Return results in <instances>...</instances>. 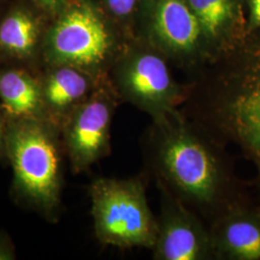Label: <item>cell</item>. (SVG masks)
I'll return each instance as SVG.
<instances>
[{"instance_id": "e0dca14e", "label": "cell", "mask_w": 260, "mask_h": 260, "mask_svg": "<svg viewBox=\"0 0 260 260\" xmlns=\"http://www.w3.org/2000/svg\"><path fill=\"white\" fill-rule=\"evenodd\" d=\"M109 8L115 15L124 16L133 9L136 0H106Z\"/></svg>"}, {"instance_id": "6da1fadb", "label": "cell", "mask_w": 260, "mask_h": 260, "mask_svg": "<svg viewBox=\"0 0 260 260\" xmlns=\"http://www.w3.org/2000/svg\"><path fill=\"white\" fill-rule=\"evenodd\" d=\"M145 172L208 228L239 205L225 148L178 108L151 121L141 139Z\"/></svg>"}, {"instance_id": "5bb4252c", "label": "cell", "mask_w": 260, "mask_h": 260, "mask_svg": "<svg viewBox=\"0 0 260 260\" xmlns=\"http://www.w3.org/2000/svg\"><path fill=\"white\" fill-rule=\"evenodd\" d=\"M199 21L205 32L211 36L217 34L231 14L229 0H189Z\"/></svg>"}, {"instance_id": "2e32d148", "label": "cell", "mask_w": 260, "mask_h": 260, "mask_svg": "<svg viewBox=\"0 0 260 260\" xmlns=\"http://www.w3.org/2000/svg\"><path fill=\"white\" fill-rule=\"evenodd\" d=\"M16 259V250L9 236L0 233V260Z\"/></svg>"}, {"instance_id": "7a4b0ae2", "label": "cell", "mask_w": 260, "mask_h": 260, "mask_svg": "<svg viewBox=\"0 0 260 260\" xmlns=\"http://www.w3.org/2000/svg\"><path fill=\"white\" fill-rule=\"evenodd\" d=\"M63 155L60 129L45 119H9L6 156L16 202L55 223L61 212Z\"/></svg>"}, {"instance_id": "277c9868", "label": "cell", "mask_w": 260, "mask_h": 260, "mask_svg": "<svg viewBox=\"0 0 260 260\" xmlns=\"http://www.w3.org/2000/svg\"><path fill=\"white\" fill-rule=\"evenodd\" d=\"M147 173L129 178L98 177L89 186L98 241L121 250L149 249L156 240L157 218L147 198Z\"/></svg>"}, {"instance_id": "ba28073f", "label": "cell", "mask_w": 260, "mask_h": 260, "mask_svg": "<svg viewBox=\"0 0 260 260\" xmlns=\"http://www.w3.org/2000/svg\"><path fill=\"white\" fill-rule=\"evenodd\" d=\"M160 193L154 260H215L211 233L192 210L163 189Z\"/></svg>"}, {"instance_id": "30bf717a", "label": "cell", "mask_w": 260, "mask_h": 260, "mask_svg": "<svg viewBox=\"0 0 260 260\" xmlns=\"http://www.w3.org/2000/svg\"><path fill=\"white\" fill-rule=\"evenodd\" d=\"M92 79L91 75L73 67H51L41 81L45 119L60 129L71 112L98 87Z\"/></svg>"}, {"instance_id": "d6986e66", "label": "cell", "mask_w": 260, "mask_h": 260, "mask_svg": "<svg viewBox=\"0 0 260 260\" xmlns=\"http://www.w3.org/2000/svg\"><path fill=\"white\" fill-rule=\"evenodd\" d=\"M252 15L256 22H260V0H252Z\"/></svg>"}, {"instance_id": "8fae6325", "label": "cell", "mask_w": 260, "mask_h": 260, "mask_svg": "<svg viewBox=\"0 0 260 260\" xmlns=\"http://www.w3.org/2000/svg\"><path fill=\"white\" fill-rule=\"evenodd\" d=\"M156 32L170 52L189 56L199 45L201 26L197 16L181 0H163L156 14Z\"/></svg>"}, {"instance_id": "3957f363", "label": "cell", "mask_w": 260, "mask_h": 260, "mask_svg": "<svg viewBox=\"0 0 260 260\" xmlns=\"http://www.w3.org/2000/svg\"><path fill=\"white\" fill-rule=\"evenodd\" d=\"M249 64L234 81L187 93L179 109L224 148L234 146L251 161L260 198V52Z\"/></svg>"}, {"instance_id": "7c38bea8", "label": "cell", "mask_w": 260, "mask_h": 260, "mask_svg": "<svg viewBox=\"0 0 260 260\" xmlns=\"http://www.w3.org/2000/svg\"><path fill=\"white\" fill-rule=\"evenodd\" d=\"M0 105L8 119H45L41 81L21 69L0 72Z\"/></svg>"}, {"instance_id": "8992f818", "label": "cell", "mask_w": 260, "mask_h": 260, "mask_svg": "<svg viewBox=\"0 0 260 260\" xmlns=\"http://www.w3.org/2000/svg\"><path fill=\"white\" fill-rule=\"evenodd\" d=\"M112 48L103 22L92 11L76 8L65 13L49 30L43 54L50 67H73L91 75L109 61Z\"/></svg>"}, {"instance_id": "5b68a950", "label": "cell", "mask_w": 260, "mask_h": 260, "mask_svg": "<svg viewBox=\"0 0 260 260\" xmlns=\"http://www.w3.org/2000/svg\"><path fill=\"white\" fill-rule=\"evenodd\" d=\"M119 98L98 86L76 106L60 127L65 156L74 174H80L111 152V125Z\"/></svg>"}, {"instance_id": "9a60e30c", "label": "cell", "mask_w": 260, "mask_h": 260, "mask_svg": "<svg viewBox=\"0 0 260 260\" xmlns=\"http://www.w3.org/2000/svg\"><path fill=\"white\" fill-rule=\"evenodd\" d=\"M9 119L0 105V161H7L6 156V136Z\"/></svg>"}, {"instance_id": "ac0fdd59", "label": "cell", "mask_w": 260, "mask_h": 260, "mask_svg": "<svg viewBox=\"0 0 260 260\" xmlns=\"http://www.w3.org/2000/svg\"><path fill=\"white\" fill-rule=\"evenodd\" d=\"M46 9L56 11L62 5H64L66 0H38Z\"/></svg>"}, {"instance_id": "4fadbf2b", "label": "cell", "mask_w": 260, "mask_h": 260, "mask_svg": "<svg viewBox=\"0 0 260 260\" xmlns=\"http://www.w3.org/2000/svg\"><path fill=\"white\" fill-rule=\"evenodd\" d=\"M39 43V27L31 15L16 11L0 25V50L5 54L26 60L33 57Z\"/></svg>"}, {"instance_id": "52a82bcc", "label": "cell", "mask_w": 260, "mask_h": 260, "mask_svg": "<svg viewBox=\"0 0 260 260\" xmlns=\"http://www.w3.org/2000/svg\"><path fill=\"white\" fill-rule=\"evenodd\" d=\"M117 86L118 98L148 114L151 121L178 109L186 98L174 82L165 59L150 51L134 53L123 61Z\"/></svg>"}, {"instance_id": "9c48e42d", "label": "cell", "mask_w": 260, "mask_h": 260, "mask_svg": "<svg viewBox=\"0 0 260 260\" xmlns=\"http://www.w3.org/2000/svg\"><path fill=\"white\" fill-rule=\"evenodd\" d=\"M215 260H260V210L248 212L240 205L209 225Z\"/></svg>"}]
</instances>
